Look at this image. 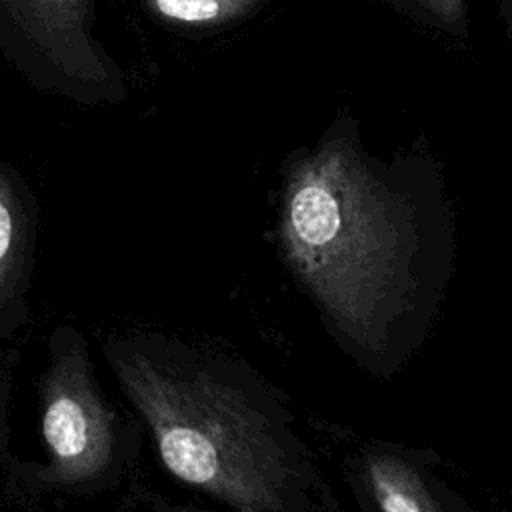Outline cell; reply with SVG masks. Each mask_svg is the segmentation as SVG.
Masks as SVG:
<instances>
[{"label":"cell","mask_w":512,"mask_h":512,"mask_svg":"<svg viewBox=\"0 0 512 512\" xmlns=\"http://www.w3.org/2000/svg\"><path fill=\"white\" fill-rule=\"evenodd\" d=\"M436 162L422 144L384 162L372 156L350 110L282 166L278 234L284 256L330 322L356 346L380 352L416 296Z\"/></svg>","instance_id":"1"},{"label":"cell","mask_w":512,"mask_h":512,"mask_svg":"<svg viewBox=\"0 0 512 512\" xmlns=\"http://www.w3.org/2000/svg\"><path fill=\"white\" fill-rule=\"evenodd\" d=\"M96 0H0V56L38 94L118 106L128 76L96 34Z\"/></svg>","instance_id":"3"},{"label":"cell","mask_w":512,"mask_h":512,"mask_svg":"<svg viewBox=\"0 0 512 512\" xmlns=\"http://www.w3.org/2000/svg\"><path fill=\"white\" fill-rule=\"evenodd\" d=\"M40 400L48 480L76 486L104 472L114 450V412L100 394L82 340L56 344Z\"/></svg>","instance_id":"4"},{"label":"cell","mask_w":512,"mask_h":512,"mask_svg":"<svg viewBox=\"0 0 512 512\" xmlns=\"http://www.w3.org/2000/svg\"><path fill=\"white\" fill-rule=\"evenodd\" d=\"M164 466L236 512H306L316 474L270 410L198 362L108 354Z\"/></svg>","instance_id":"2"},{"label":"cell","mask_w":512,"mask_h":512,"mask_svg":"<svg viewBox=\"0 0 512 512\" xmlns=\"http://www.w3.org/2000/svg\"><path fill=\"white\" fill-rule=\"evenodd\" d=\"M416 26L452 42H468V0H384Z\"/></svg>","instance_id":"8"},{"label":"cell","mask_w":512,"mask_h":512,"mask_svg":"<svg viewBox=\"0 0 512 512\" xmlns=\"http://www.w3.org/2000/svg\"><path fill=\"white\" fill-rule=\"evenodd\" d=\"M166 512H196V510H190V508H168Z\"/></svg>","instance_id":"9"},{"label":"cell","mask_w":512,"mask_h":512,"mask_svg":"<svg viewBox=\"0 0 512 512\" xmlns=\"http://www.w3.org/2000/svg\"><path fill=\"white\" fill-rule=\"evenodd\" d=\"M160 22L170 26L210 32L258 14L270 0H140Z\"/></svg>","instance_id":"6"},{"label":"cell","mask_w":512,"mask_h":512,"mask_svg":"<svg viewBox=\"0 0 512 512\" xmlns=\"http://www.w3.org/2000/svg\"><path fill=\"white\" fill-rule=\"evenodd\" d=\"M32 194L14 166L0 160V304L24 276L32 230Z\"/></svg>","instance_id":"5"},{"label":"cell","mask_w":512,"mask_h":512,"mask_svg":"<svg viewBox=\"0 0 512 512\" xmlns=\"http://www.w3.org/2000/svg\"><path fill=\"white\" fill-rule=\"evenodd\" d=\"M368 478L382 512H438L420 478L396 458H372Z\"/></svg>","instance_id":"7"}]
</instances>
